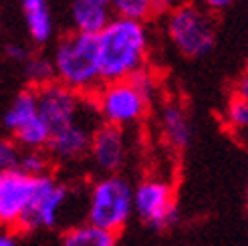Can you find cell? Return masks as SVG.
<instances>
[{
	"label": "cell",
	"instance_id": "cell-1",
	"mask_svg": "<svg viewBox=\"0 0 248 246\" xmlns=\"http://www.w3.org/2000/svg\"><path fill=\"white\" fill-rule=\"evenodd\" d=\"M103 83L127 81L145 71L150 36L143 20L113 16L97 36Z\"/></svg>",
	"mask_w": 248,
	"mask_h": 246
},
{
	"label": "cell",
	"instance_id": "cell-2",
	"mask_svg": "<svg viewBox=\"0 0 248 246\" xmlns=\"http://www.w3.org/2000/svg\"><path fill=\"white\" fill-rule=\"evenodd\" d=\"M57 81L83 97H93L103 87L101 61L97 36L85 32H67L53 48Z\"/></svg>",
	"mask_w": 248,
	"mask_h": 246
},
{
	"label": "cell",
	"instance_id": "cell-3",
	"mask_svg": "<svg viewBox=\"0 0 248 246\" xmlns=\"http://www.w3.org/2000/svg\"><path fill=\"white\" fill-rule=\"evenodd\" d=\"M155 93V79L150 75V71H141L140 75L127 81L103 83L91 99L97 107V113L101 117V123L115 127H129L140 123Z\"/></svg>",
	"mask_w": 248,
	"mask_h": 246
},
{
	"label": "cell",
	"instance_id": "cell-4",
	"mask_svg": "<svg viewBox=\"0 0 248 246\" xmlns=\"http://www.w3.org/2000/svg\"><path fill=\"white\" fill-rule=\"evenodd\" d=\"M214 12L194 0H184L166 15V32L184 57L200 59L216 45Z\"/></svg>",
	"mask_w": 248,
	"mask_h": 246
},
{
	"label": "cell",
	"instance_id": "cell-5",
	"mask_svg": "<svg viewBox=\"0 0 248 246\" xmlns=\"http://www.w3.org/2000/svg\"><path fill=\"white\" fill-rule=\"evenodd\" d=\"M135 212V190L131 184L117 176H101L87 194V222L109 232H119Z\"/></svg>",
	"mask_w": 248,
	"mask_h": 246
},
{
	"label": "cell",
	"instance_id": "cell-6",
	"mask_svg": "<svg viewBox=\"0 0 248 246\" xmlns=\"http://www.w3.org/2000/svg\"><path fill=\"white\" fill-rule=\"evenodd\" d=\"M34 91L36 103H39V115L53 135L77 123L91 105V97H83L59 81Z\"/></svg>",
	"mask_w": 248,
	"mask_h": 246
},
{
	"label": "cell",
	"instance_id": "cell-7",
	"mask_svg": "<svg viewBox=\"0 0 248 246\" xmlns=\"http://www.w3.org/2000/svg\"><path fill=\"white\" fill-rule=\"evenodd\" d=\"M135 214L154 230H168L180 222L171 184L159 178L141 180L135 186Z\"/></svg>",
	"mask_w": 248,
	"mask_h": 246
},
{
	"label": "cell",
	"instance_id": "cell-8",
	"mask_svg": "<svg viewBox=\"0 0 248 246\" xmlns=\"http://www.w3.org/2000/svg\"><path fill=\"white\" fill-rule=\"evenodd\" d=\"M69 188L67 184H61L55 176H41L36 178V190L27 208V212L20 218L15 234L32 232L39 228H55L59 216L69 202Z\"/></svg>",
	"mask_w": 248,
	"mask_h": 246
},
{
	"label": "cell",
	"instance_id": "cell-9",
	"mask_svg": "<svg viewBox=\"0 0 248 246\" xmlns=\"http://www.w3.org/2000/svg\"><path fill=\"white\" fill-rule=\"evenodd\" d=\"M91 117L93 119L99 117L93 99H91L89 109H87L85 115L77 123H73V125H69L67 129L55 133L51 138L46 152H48V155L53 157V162L69 164V162H77V159H81V157H85L87 154H89L91 141H93V133H95V129L99 125H101V123H99V125H93V123L89 121Z\"/></svg>",
	"mask_w": 248,
	"mask_h": 246
},
{
	"label": "cell",
	"instance_id": "cell-10",
	"mask_svg": "<svg viewBox=\"0 0 248 246\" xmlns=\"http://www.w3.org/2000/svg\"><path fill=\"white\" fill-rule=\"evenodd\" d=\"M36 190V178L20 169L0 171V222L15 232Z\"/></svg>",
	"mask_w": 248,
	"mask_h": 246
},
{
	"label": "cell",
	"instance_id": "cell-11",
	"mask_svg": "<svg viewBox=\"0 0 248 246\" xmlns=\"http://www.w3.org/2000/svg\"><path fill=\"white\" fill-rule=\"evenodd\" d=\"M127 154H129V143H127V133L123 127L101 123L95 129L89 157L101 176H117L127 162Z\"/></svg>",
	"mask_w": 248,
	"mask_h": 246
},
{
	"label": "cell",
	"instance_id": "cell-12",
	"mask_svg": "<svg viewBox=\"0 0 248 246\" xmlns=\"http://www.w3.org/2000/svg\"><path fill=\"white\" fill-rule=\"evenodd\" d=\"M159 131L170 147L184 152L192 141V125L182 103L166 101L159 109Z\"/></svg>",
	"mask_w": 248,
	"mask_h": 246
},
{
	"label": "cell",
	"instance_id": "cell-13",
	"mask_svg": "<svg viewBox=\"0 0 248 246\" xmlns=\"http://www.w3.org/2000/svg\"><path fill=\"white\" fill-rule=\"evenodd\" d=\"M39 121H41V115H39V103H36V91L29 87V89H22L12 99V103L8 105L6 113L2 117V125L12 138H16L18 133L27 131Z\"/></svg>",
	"mask_w": 248,
	"mask_h": 246
},
{
	"label": "cell",
	"instance_id": "cell-14",
	"mask_svg": "<svg viewBox=\"0 0 248 246\" xmlns=\"http://www.w3.org/2000/svg\"><path fill=\"white\" fill-rule=\"evenodd\" d=\"M111 6L107 4H97V2H87V0H73L71 4V20H73V31L85 32L91 36H99L107 24L113 20L111 16Z\"/></svg>",
	"mask_w": 248,
	"mask_h": 246
},
{
	"label": "cell",
	"instance_id": "cell-15",
	"mask_svg": "<svg viewBox=\"0 0 248 246\" xmlns=\"http://www.w3.org/2000/svg\"><path fill=\"white\" fill-rule=\"evenodd\" d=\"M20 10L24 15L29 36L34 45H46L53 39V16L46 0H20Z\"/></svg>",
	"mask_w": 248,
	"mask_h": 246
},
{
	"label": "cell",
	"instance_id": "cell-16",
	"mask_svg": "<svg viewBox=\"0 0 248 246\" xmlns=\"http://www.w3.org/2000/svg\"><path fill=\"white\" fill-rule=\"evenodd\" d=\"M61 246H117V234L85 222L67 230Z\"/></svg>",
	"mask_w": 248,
	"mask_h": 246
},
{
	"label": "cell",
	"instance_id": "cell-17",
	"mask_svg": "<svg viewBox=\"0 0 248 246\" xmlns=\"http://www.w3.org/2000/svg\"><path fill=\"white\" fill-rule=\"evenodd\" d=\"M22 71L31 89H41L45 85H51L57 81L53 57H46V55H31V59L22 65Z\"/></svg>",
	"mask_w": 248,
	"mask_h": 246
},
{
	"label": "cell",
	"instance_id": "cell-18",
	"mask_svg": "<svg viewBox=\"0 0 248 246\" xmlns=\"http://www.w3.org/2000/svg\"><path fill=\"white\" fill-rule=\"evenodd\" d=\"M111 10L115 12V16L143 22L147 16L155 15L154 0H111Z\"/></svg>",
	"mask_w": 248,
	"mask_h": 246
},
{
	"label": "cell",
	"instance_id": "cell-19",
	"mask_svg": "<svg viewBox=\"0 0 248 246\" xmlns=\"http://www.w3.org/2000/svg\"><path fill=\"white\" fill-rule=\"evenodd\" d=\"M51 162L53 157L48 155L46 150H24L22 162H20V171H24L27 176L41 178L51 174Z\"/></svg>",
	"mask_w": 248,
	"mask_h": 246
},
{
	"label": "cell",
	"instance_id": "cell-20",
	"mask_svg": "<svg viewBox=\"0 0 248 246\" xmlns=\"http://www.w3.org/2000/svg\"><path fill=\"white\" fill-rule=\"evenodd\" d=\"M224 121L232 131H244L248 129V101L232 93L224 107Z\"/></svg>",
	"mask_w": 248,
	"mask_h": 246
},
{
	"label": "cell",
	"instance_id": "cell-21",
	"mask_svg": "<svg viewBox=\"0 0 248 246\" xmlns=\"http://www.w3.org/2000/svg\"><path fill=\"white\" fill-rule=\"evenodd\" d=\"M22 154H24V150L12 138L4 139L2 143H0V169L2 171L20 169Z\"/></svg>",
	"mask_w": 248,
	"mask_h": 246
},
{
	"label": "cell",
	"instance_id": "cell-22",
	"mask_svg": "<svg viewBox=\"0 0 248 246\" xmlns=\"http://www.w3.org/2000/svg\"><path fill=\"white\" fill-rule=\"evenodd\" d=\"M4 55H6L8 61H12V63H18V65H24L31 59L29 48L24 46L22 43H6L4 45Z\"/></svg>",
	"mask_w": 248,
	"mask_h": 246
},
{
	"label": "cell",
	"instance_id": "cell-23",
	"mask_svg": "<svg viewBox=\"0 0 248 246\" xmlns=\"http://www.w3.org/2000/svg\"><path fill=\"white\" fill-rule=\"evenodd\" d=\"M234 93L248 101V67L242 71V75L236 79V85H234Z\"/></svg>",
	"mask_w": 248,
	"mask_h": 246
},
{
	"label": "cell",
	"instance_id": "cell-24",
	"mask_svg": "<svg viewBox=\"0 0 248 246\" xmlns=\"http://www.w3.org/2000/svg\"><path fill=\"white\" fill-rule=\"evenodd\" d=\"M200 4H204L208 10L212 12H220V10H226L228 6H232L236 0H198Z\"/></svg>",
	"mask_w": 248,
	"mask_h": 246
},
{
	"label": "cell",
	"instance_id": "cell-25",
	"mask_svg": "<svg viewBox=\"0 0 248 246\" xmlns=\"http://www.w3.org/2000/svg\"><path fill=\"white\" fill-rule=\"evenodd\" d=\"M180 2H184V0H154L155 15H168V12L171 8H176Z\"/></svg>",
	"mask_w": 248,
	"mask_h": 246
},
{
	"label": "cell",
	"instance_id": "cell-26",
	"mask_svg": "<svg viewBox=\"0 0 248 246\" xmlns=\"http://www.w3.org/2000/svg\"><path fill=\"white\" fill-rule=\"evenodd\" d=\"M0 246H16V236H15V232L6 230L4 234L0 236Z\"/></svg>",
	"mask_w": 248,
	"mask_h": 246
},
{
	"label": "cell",
	"instance_id": "cell-27",
	"mask_svg": "<svg viewBox=\"0 0 248 246\" xmlns=\"http://www.w3.org/2000/svg\"><path fill=\"white\" fill-rule=\"evenodd\" d=\"M87 2H97V4H107V6H111V0H87Z\"/></svg>",
	"mask_w": 248,
	"mask_h": 246
},
{
	"label": "cell",
	"instance_id": "cell-28",
	"mask_svg": "<svg viewBox=\"0 0 248 246\" xmlns=\"http://www.w3.org/2000/svg\"><path fill=\"white\" fill-rule=\"evenodd\" d=\"M246 198H248V194H246Z\"/></svg>",
	"mask_w": 248,
	"mask_h": 246
}]
</instances>
